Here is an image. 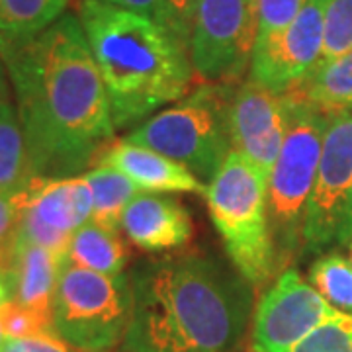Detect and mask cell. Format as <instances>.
Returning <instances> with one entry per match:
<instances>
[{"instance_id": "obj_1", "label": "cell", "mask_w": 352, "mask_h": 352, "mask_svg": "<svg viewBox=\"0 0 352 352\" xmlns=\"http://www.w3.org/2000/svg\"><path fill=\"white\" fill-rule=\"evenodd\" d=\"M0 57L14 88L32 175L80 176L116 133L110 98L80 20L65 12Z\"/></svg>"}, {"instance_id": "obj_2", "label": "cell", "mask_w": 352, "mask_h": 352, "mask_svg": "<svg viewBox=\"0 0 352 352\" xmlns=\"http://www.w3.org/2000/svg\"><path fill=\"white\" fill-rule=\"evenodd\" d=\"M126 352H237L252 315V286L215 254L176 252L138 263Z\"/></svg>"}, {"instance_id": "obj_3", "label": "cell", "mask_w": 352, "mask_h": 352, "mask_svg": "<svg viewBox=\"0 0 352 352\" xmlns=\"http://www.w3.org/2000/svg\"><path fill=\"white\" fill-rule=\"evenodd\" d=\"M82 24L110 98L116 129L188 94L194 67L188 47L151 16L102 0H82Z\"/></svg>"}, {"instance_id": "obj_4", "label": "cell", "mask_w": 352, "mask_h": 352, "mask_svg": "<svg viewBox=\"0 0 352 352\" xmlns=\"http://www.w3.org/2000/svg\"><path fill=\"white\" fill-rule=\"evenodd\" d=\"M235 82H201L173 108L135 127L126 141L147 147L210 184L233 151L231 108Z\"/></svg>"}, {"instance_id": "obj_5", "label": "cell", "mask_w": 352, "mask_h": 352, "mask_svg": "<svg viewBox=\"0 0 352 352\" xmlns=\"http://www.w3.org/2000/svg\"><path fill=\"white\" fill-rule=\"evenodd\" d=\"M288 100V131L266 182L268 226L282 274L303 247L307 206L321 161L329 112L284 92Z\"/></svg>"}, {"instance_id": "obj_6", "label": "cell", "mask_w": 352, "mask_h": 352, "mask_svg": "<svg viewBox=\"0 0 352 352\" xmlns=\"http://www.w3.org/2000/svg\"><path fill=\"white\" fill-rule=\"evenodd\" d=\"M268 178L237 151H231L208 184V210L231 264L252 289L280 276L266 208Z\"/></svg>"}, {"instance_id": "obj_7", "label": "cell", "mask_w": 352, "mask_h": 352, "mask_svg": "<svg viewBox=\"0 0 352 352\" xmlns=\"http://www.w3.org/2000/svg\"><path fill=\"white\" fill-rule=\"evenodd\" d=\"M129 274L106 276L63 264L53 302L55 333L82 352H104L124 340L131 323Z\"/></svg>"}, {"instance_id": "obj_8", "label": "cell", "mask_w": 352, "mask_h": 352, "mask_svg": "<svg viewBox=\"0 0 352 352\" xmlns=\"http://www.w3.org/2000/svg\"><path fill=\"white\" fill-rule=\"evenodd\" d=\"M352 243V110L329 113L303 227V254Z\"/></svg>"}, {"instance_id": "obj_9", "label": "cell", "mask_w": 352, "mask_h": 352, "mask_svg": "<svg viewBox=\"0 0 352 352\" xmlns=\"http://www.w3.org/2000/svg\"><path fill=\"white\" fill-rule=\"evenodd\" d=\"M258 0H196L190 61L206 82H235L252 61Z\"/></svg>"}, {"instance_id": "obj_10", "label": "cell", "mask_w": 352, "mask_h": 352, "mask_svg": "<svg viewBox=\"0 0 352 352\" xmlns=\"http://www.w3.org/2000/svg\"><path fill=\"white\" fill-rule=\"evenodd\" d=\"M14 198L18 219L10 243H32L61 256L73 235L92 217V192L85 176H34Z\"/></svg>"}, {"instance_id": "obj_11", "label": "cell", "mask_w": 352, "mask_h": 352, "mask_svg": "<svg viewBox=\"0 0 352 352\" xmlns=\"http://www.w3.org/2000/svg\"><path fill=\"white\" fill-rule=\"evenodd\" d=\"M339 314L298 270H284L254 309L252 349L289 352L323 321Z\"/></svg>"}, {"instance_id": "obj_12", "label": "cell", "mask_w": 352, "mask_h": 352, "mask_svg": "<svg viewBox=\"0 0 352 352\" xmlns=\"http://www.w3.org/2000/svg\"><path fill=\"white\" fill-rule=\"evenodd\" d=\"M327 2L309 0L284 32L256 41L251 80L284 94L314 71L323 53Z\"/></svg>"}, {"instance_id": "obj_13", "label": "cell", "mask_w": 352, "mask_h": 352, "mask_svg": "<svg viewBox=\"0 0 352 352\" xmlns=\"http://www.w3.org/2000/svg\"><path fill=\"white\" fill-rule=\"evenodd\" d=\"M288 131V100L247 80L237 87L231 108L233 151L254 164L266 178L270 176Z\"/></svg>"}, {"instance_id": "obj_14", "label": "cell", "mask_w": 352, "mask_h": 352, "mask_svg": "<svg viewBox=\"0 0 352 352\" xmlns=\"http://www.w3.org/2000/svg\"><path fill=\"white\" fill-rule=\"evenodd\" d=\"M122 229L145 252L178 251L194 237L188 208L176 198L143 192L127 206Z\"/></svg>"}, {"instance_id": "obj_15", "label": "cell", "mask_w": 352, "mask_h": 352, "mask_svg": "<svg viewBox=\"0 0 352 352\" xmlns=\"http://www.w3.org/2000/svg\"><path fill=\"white\" fill-rule=\"evenodd\" d=\"M96 166H112L122 175H126L129 180H133L143 192H186L200 196H206L208 192V186L200 178H196L182 164L175 163L173 159L153 149L129 143L126 139L110 143L98 157Z\"/></svg>"}, {"instance_id": "obj_16", "label": "cell", "mask_w": 352, "mask_h": 352, "mask_svg": "<svg viewBox=\"0 0 352 352\" xmlns=\"http://www.w3.org/2000/svg\"><path fill=\"white\" fill-rule=\"evenodd\" d=\"M65 256L32 243H10V268L16 280L14 300L53 323V302Z\"/></svg>"}, {"instance_id": "obj_17", "label": "cell", "mask_w": 352, "mask_h": 352, "mask_svg": "<svg viewBox=\"0 0 352 352\" xmlns=\"http://www.w3.org/2000/svg\"><path fill=\"white\" fill-rule=\"evenodd\" d=\"M127 258L129 251L118 231L88 221L73 235L65 254V264L80 266L106 276H118L124 274Z\"/></svg>"}, {"instance_id": "obj_18", "label": "cell", "mask_w": 352, "mask_h": 352, "mask_svg": "<svg viewBox=\"0 0 352 352\" xmlns=\"http://www.w3.org/2000/svg\"><path fill=\"white\" fill-rule=\"evenodd\" d=\"M69 0H0V55L55 24Z\"/></svg>"}, {"instance_id": "obj_19", "label": "cell", "mask_w": 352, "mask_h": 352, "mask_svg": "<svg viewBox=\"0 0 352 352\" xmlns=\"http://www.w3.org/2000/svg\"><path fill=\"white\" fill-rule=\"evenodd\" d=\"M288 92L329 113L352 108V51L317 63L314 71Z\"/></svg>"}, {"instance_id": "obj_20", "label": "cell", "mask_w": 352, "mask_h": 352, "mask_svg": "<svg viewBox=\"0 0 352 352\" xmlns=\"http://www.w3.org/2000/svg\"><path fill=\"white\" fill-rule=\"evenodd\" d=\"M85 178L92 192L90 221L110 231H120L127 206L135 200L141 192L138 184L112 166L90 168Z\"/></svg>"}, {"instance_id": "obj_21", "label": "cell", "mask_w": 352, "mask_h": 352, "mask_svg": "<svg viewBox=\"0 0 352 352\" xmlns=\"http://www.w3.org/2000/svg\"><path fill=\"white\" fill-rule=\"evenodd\" d=\"M34 178L24 131L10 98L0 100V192L16 196Z\"/></svg>"}, {"instance_id": "obj_22", "label": "cell", "mask_w": 352, "mask_h": 352, "mask_svg": "<svg viewBox=\"0 0 352 352\" xmlns=\"http://www.w3.org/2000/svg\"><path fill=\"white\" fill-rule=\"evenodd\" d=\"M309 280L335 309L352 311V263L339 252L319 256L309 268Z\"/></svg>"}, {"instance_id": "obj_23", "label": "cell", "mask_w": 352, "mask_h": 352, "mask_svg": "<svg viewBox=\"0 0 352 352\" xmlns=\"http://www.w3.org/2000/svg\"><path fill=\"white\" fill-rule=\"evenodd\" d=\"M289 352H352V314H335Z\"/></svg>"}, {"instance_id": "obj_24", "label": "cell", "mask_w": 352, "mask_h": 352, "mask_svg": "<svg viewBox=\"0 0 352 352\" xmlns=\"http://www.w3.org/2000/svg\"><path fill=\"white\" fill-rule=\"evenodd\" d=\"M352 51V0H329L325 10V41L319 63Z\"/></svg>"}, {"instance_id": "obj_25", "label": "cell", "mask_w": 352, "mask_h": 352, "mask_svg": "<svg viewBox=\"0 0 352 352\" xmlns=\"http://www.w3.org/2000/svg\"><path fill=\"white\" fill-rule=\"evenodd\" d=\"M0 323H2L6 339H25V337L55 333L51 321L43 319L41 315L28 309L24 305H20L16 300L0 307Z\"/></svg>"}, {"instance_id": "obj_26", "label": "cell", "mask_w": 352, "mask_h": 352, "mask_svg": "<svg viewBox=\"0 0 352 352\" xmlns=\"http://www.w3.org/2000/svg\"><path fill=\"white\" fill-rule=\"evenodd\" d=\"M309 0H258V39L284 32Z\"/></svg>"}, {"instance_id": "obj_27", "label": "cell", "mask_w": 352, "mask_h": 352, "mask_svg": "<svg viewBox=\"0 0 352 352\" xmlns=\"http://www.w3.org/2000/svg\"><path fill=\"white\" fill-rule=\"evenodd\" d=\"M196 0H161L155 20L164 25L175 38H178L190 51V36L194 22Z\"/></svg>"}, {"instance_id": "obj_28", "label": "cell", "mask_w": 352, "mask_h": 352, "mask_svg": "<svg viewBox=\"0 0 352 352\" xmlns=\"http://www.w3.org/2000/svg\"><path fill=\"white\" fill-rule=\"evenodd\" d=\"M0 352H82L59 335H38L25 339H4Z\"/></svg>"}, {"instance_id": "obj_29", "label": "cell", "mask_w": 352, "mask_h": 352, "mask_svg": "<svg viewBox=\"0 0 352 352\" xmlns=\"http://www.w3.org/2000/svg\"><path fill=\"white\" fill-rule=\"evenodd\" d=\"M16 219H18L16 198L0 192V249L10 247V241L16 231Z\"/></svg>"}, {"instance_id": "obj_30", "label": "cell", "mask_w": 352, "mask_h": 352, "mask_svg": "<svg viewBox=\"0 0 352 352\" xmlns=\"http://www.w3.org/2000/svg\"><path fill=\"white\" fill-rule=\"evenodd\" d=\"M102 2L118 6V8H124V10H129V12L151 16V18H155V14L159 10V4H161V0H102Z\"/></svg>"}, {"instance_id": "obj_31", "label": "cell", "mask_w": 352, "mask_h": 352, "mask_svg": "<svg viewBox=\"0 0 352 352\" xmlns=\"http://www.w3.org/2000/svg\"><path fill=\"white\" fill-rule=\"evenodd\" d=\"M16 296V280L10 266L0 268V307L12 302Z\"/></svg>"}, {"instance_id": "obj_32", "label": "cell", "mask_w": 352, "mask_h": 352, "mask_svg": "<svg viewBox=\"0 0 352 352\" xmlns=\"http://www.w3.org/2000/svg\"><path fill=\"white\" fill-rule=\"evenodd\" d=\"M4 98H10V80H8L6 65L0 57V100H4Z\"/></svg>"}, {"instance_id": "obj_33", "label": "cell", "mask_w": 352, "mask_h": 352, "mask_svg": "<svg viewBox=\"0 0 352 352\" xmlns=\"http://www.w3.org/2000/svg\"><path fill=\"white\" fill-rule=\"evenodd\" d=\"M4 266H10V247L0 249V268Z\"/></svg>"}, {"instance_id": "obj_34", "label": "cell", "mask_w": 352, "mask_h": 352, "mask_svg": "<svg viewBox=\"0 0 352 352\" xmlns=\"http://www.w3.org/2000/svg\"><path fill=\"white\" fill-rule=\"evenodd\" d=\"M4 339H6V335H4V329H2V323H0V351H2V344H4Z\"/></svg>"}, {"instance_id": "obj_35", "label": "cell", "mask_w": 352, "mask_h": 352, "mask_svg": "<svg viewBox=\"0 0 352 352\" xmlns=\"http://www.w3.org/2000/svg\"><path fill=\"white\" fill-rule=\"evenodd\" d=\"M351 263H352V243H351Z\"/></svg>"}, {"instance_id": "obj_36", "label": "cell", "mask_w": 352, "mask_h": 352, "mask_svg": "<svg viewBox=\"0 0 352 352\" xmlns=\"http://www.w3.org/2000/svg\"><path fill=\"white\" fill-rule=\"evenodd\" d=\"M251 352H256V351H254V349H251Z\"/></svg>"}, {"instance_id": "obj_37", "label": "cell", "mask_w": 352, "mask_h": 352, "mask_svg": "<svg viewBox=\"0 0 352 352\" xmlns=\"http://www.w3.org/2000/svg\"><path fill=\"white\" fill-rule=\"evenodd\" d=\"M351 110H352V108H351Z\"/></svg>"}]
</instances>
